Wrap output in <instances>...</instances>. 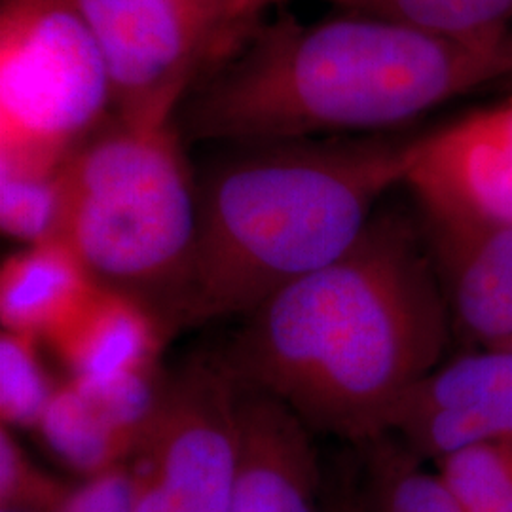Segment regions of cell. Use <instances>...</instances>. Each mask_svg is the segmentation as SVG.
Instances as JSON below:
<instances>
[{
    "mask_svg": "<svg viewBox=\"0 0 512 512\" xmlns=\"http://www.w3.org/2000/svg\"><path fill=\"white\" fill-rule=\"evenodd\" d=\"M450 330L427 239L382 213L346 255L245 317L222 361L311 433L368 444L440 365Z\"/></svg>",
    "mask_w": 512,
    "mask_h": 512,
    "instance_id": "obj_1",
    "label": "cell"
},
{
    "mask_svg": "<svg viewBox=\"0 0 512 512\" xmlns=\"http://www.w3.org/2000/svg\"><path fill=\"white\" fill-rule=\"evenodd\" d=\"M512 76V33L456 38L348 12L304 25L277 19L188 101L202 141L260 147L323 133L404 126Z\"/></svg>",
    "mask_w": 512,
    "mask_h": 512,
    "instance_id": "obj_2",
    "label": "cell"
},
{
    "mask_svg": "<svg viewBox=\"0 0 512 512\" xmlns=\"http://www.w3.org/2000/svg\"><path fill=\"white\" fill-rule=\"evenodd\" d=\"M410 141L260 145L213 169L198 188V236L169 329L249 317L346 255L403 184Z\"/></svg>",
    "mask_w": 512,
    "mask_h": 512,
    "instance_id": "obj_3",
    "label": "cell"
},
{
    "mask_svg": "<svg viewBox=\"0 0 512 512\" xmlns=\"http://www.w3.org/2000/svg\"><path fill=\"white\" fill-rule=\"evenodd\" d=\"M59 238L93 277L169 329L198 236V188L175 124L112 116L61 167Z\"/></svg>",
    "mask_w": 512,
    "mask_h": 512,
    "instance_id": "obj_4",
    "label": "cell"
},
{
    "mask_svg": "<svg viewBox=\"0 0 512 512\" xmlns=\"http://www.w3.org/2000/svg\"><path fill=\"white\" fill-rule=\"evenodd\" d=\"M112 116L105 57L73 0H2L0 167L59 171Z\"/></svg>",
    "mask_w": 512,
    "mask_h": 512,
    "instance_id": "obj_5",
    "label": "cell"
},
{
    "mask_svg": "<svg viewBox=\"0 0 512 512\" xmlns=\"http://www.w3.org/2000/svg\"><path fill=\"white\" fill-rule=\"evenodd\" d=\"M239 471V382L198 357L165 378L126 463L131 512H230Z\"/></svg>",
    "mask_w": 512,
    "mask_h": 512,
    "instance_id": "obj_6",
    "label": "cell"
},
{
    "mask_svg": "<svg viewBox=\"0 0 512 512\" xmlns=\"http://www.w3.org/2000/svg\"><path fill=\"white\" fill-rule=\"evenodd\" d=\"M109 69L114 116L171 124L205 59L230 44L194 0H73Z\"/></svg>",
    "mask_w": 512,
    "mask_h": 512,
    "instance_id": "obj_7",
    "label": "cell"
},
{
    "mask_svg": "<svg viewBox=\"0 0 512 512\" xmlns=\"http://www.w3.org/2000/svg\"><path fill=\"white\" fill-rule=\"evenodd\" d=\"M403 184L425 226L512 228V97L412 139Z\"/></svg>",
    "mask_w": 512,
    "mask_h": 512,
    "instance_id": "obj_8",
    "label": "cell"
},
{
    "mask_svg": "<svg viewBox=\"0 0 512 512\" xmlns=\"http://www.w3.org/2000/svg\"><path fill=\"white\" fill-rule=\"evenodd\" d=\"M389 433L433 463L512 440V349H475L437 366L397 408Z\"/></svg>",
    "mask_w": 512,
    "mask_h": 512,
    "instance_id": "obj_9",
    "label": "cell"
},
{
    "mask_svg": "<svg viewBox=\"0 0 512 512\" xmlns=\"http://www.w3.org/2000/svg\"><path fill=\"white\" fill-rule=\"evenodd\" d=\"M311 431L272 395L239 384V471L230 512H321Z\"/></svg>",
    "mask_w": 512,
    "mask_h": 512,
    "instance_id": "obj_10",
    "label": "cell"
},
{
    "mask_svg": "<svg viewBox=\"0 0 512 512\" xmlns=\"http://www.w3.org/2000/svg\"><path fill=\"white\" fill-rule=\"evenodd\" d=\"M452 329L475 349L512 342V228L425 226Z\"/></svg>",
    "mask_w": 512,
    "mask_h": 512,
    "instance_id": "obj_11",
    "label": "cell"
},
{
    "mask_svg": "<svg viewBox=\"0 0 512 512\" xmlns=\"http://www.w3.org/2000/svg\"><path fill=\"white\" fill-rule=\"evenodd\" d=\"M167 330L162 317L139 298L99 285L46 344L69 378L101 380L158 372Z\"/></svg>",
    "mask_w": 512,
    "mask_h": 512,
    "instance_id": "obj_12",
    "label": "cell"
},
{
    "mask_svg": "<svg viewBox=\"0 0 512 512\" xmlns=\"http://www.w3.org/2000/svg\"><path fill=\"white\" fill-rule=\"evenodd\" d=\"M101 283L61 239L29 245L0 268V319L10 332L48 342Z\"/></svg>",
    "mask_w": 512,
    "mask_h": 512,
    "instance_id": "obj_13",
    "label": "cell"
},
{
    "mask_svg": "<svg viewBox=\"0 0 512 512\" xmlns=\"http://www.w3.org/2000/svg\"><path fill=\"white\" fill-rule=\"evenodd\" d=\"M37 433L55 458L84 480L126 467L139 442L135 433L71 378L55 389Z\"/></svg>",
    "mask_w": 512,
    "mask_h": 512,
    "instance_id": "obj_14",
    "label": "cell"
},
{
    "mask_svg": "<svg viewBox=\"0 0 512 512\" xmlns=\"http://www.w3.org/2000/svg\"><path fill=\"white\" fill-rule=\"evenodd\" d=\"M366 511L463 512L437 471L423 467V459L387 435L365 444Z\"/></svg>",
    "mask_w": 512,
    "mask_h": 512,
    "instance_id": "obj_15",
    "label": "cell"
},
{
    "mask_svg": "<svg viewBox=\"0 0 512 512\" xmlns=\"http://www.w3.org/2000/svg\"><path fill=\"white\" fill-rule=\"evenodd\" d=\"M346 12L393 19L444 37L509 33L512 0H329Z\"/></svg>",
    "mask_w": 512,
    "mask_h": 512,
    "instance_id": "obj_16",
    "label": "cell"
},
{
    "mask_svg": "<svg viewBox=\"0 0 512 512\" xmlns=\"http://www.w3.org/2000/svg\"><path fill=\"white\" fill-rule=\"evenodd\" d=\"M37 338L2 330L0 418L2 425L37 431L61 382H55L38 353Z\"/></svg>",
    "mask_w": 512,
    "mask_h": 512,
    "instance_id": "obj_17",
    "label": "cell"
},
{
    "mask_svg": "<svg viewBox=\"0 0 512 512\" xmlns=\"http://www.w3.org/2000/svg\"><path fill=\"white\" fill-rule=\"evenodd\" d=\"M59 173L0 167V226L6 236L27 247L59 238Z\"/></svg>",
    "mask_w": 512,
    "mask_h": 512,
    "instance_id": "obj_18",
    "label": "cell"
},
{
    "mask_svg": "<svg viewBox=\"0 0 512 512\" xmlns=\"http://www.w3.org/2000/svg\"><path fill=\"white\" fill-rule=\"evenodd\" d=\"M437 473L463 512H512V440L440 459Z\"/></svg>",
    "mask_w": 512,
    "mask_h": 512,
    "instance_id": "obj_19",
    "label": "cell"
},
{
    "mask_svg": "<svg viewBox=\"0 0 512 512\" xmlns=\"http://www.w3.org/2000/svg\"><path fill=\"white\" fill-rule=\"evenodd\" d=\"M73 488L38 469L14 437V429H0V507L2 512H57Z\"/></svg>",
    "mask_w": 512,
    "mask_h": 512,
    "instance_id": "obj_20",
    "label": "cell"
},
{
    "mask_svg": "<svg viewBox=\"0 0 512 512\" xmlns=\"http://www.w3.org/2000/svg\"><path fill=\"white\" fill-rule=\"evenodd\" d=\"M57 512H131L126 467L86 480Z\"/></svg>",
    "mask_w": 512,
    "mask_h": 512,
    "instance_id": "obj_21",
    "label": "cell"
},
{
    "mask_svg": "<svg viewBox=\"0 0 512 512\" xmlns=\"http://www.w3.org/2000/svg\"><path fill=\"white\" fill-rule=\"evenodd\" d=\"M279 0H232L228 16H226V29L232 37H238L239 29L251 25V21Z\"/></svg>",
    "mask_w": 512,
    "mask_h": 512,
    "instance_id": "obj_22",
    "label": "cell"
},
{
    "mask_svg": "<svg viewBox=\"0 0 512 512\" xmlns=\"http://www.w3.org/2000/svg\"><path fill=\"white\" fill-rule=\"evenodd\" d=\"M321 512H368L365 497H353L348 494H338L323 501Z\"/></svg>",
    "mask_w": 512,
    "mask_h": 512,
    "instance_id": "obj_23",
    "label": "cell"
},
{
    "mask_svg": "<svg viewBox=\"0 0 512 512\" xmlns=\"http://www.w3.org/2000/svg\"><path fill=\"white\" fill-rule=\"evenodd\" d=\"M194 2L200 4L203 10H207V12H211L213 16H217V18L224 23V29H226V16H228V10H230L232 0H194ZM226 35H228V29H226Z\"/></svg>",
    "mask_w": 512,
    "mask_h": 512,
    "instance_id": "obj_24",
    "label": "cell"
},
{
    "mask_svg": "<svg viewBox=\"0 0 512 512\" xmlns=\"http://www.w3.org/2000/svg\"><path fill=\"white\" fill-rule=\"evenodd\" d=\"M507 348H511L512 349V342H511V344H509V346H507Z\"/></svg>",
    "mask_w": 512,
    "mask_h": 512,
    "instance_id": "obj_25",
    "label": "cell"
}]
</instances>
